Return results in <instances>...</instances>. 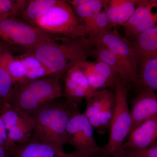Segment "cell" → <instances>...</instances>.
I'll list each match as a JSON object with an SVG mask.
<instances>
[{"label": "cell", "instance_id": "cell-1", "mask_svg": "<svg viewBox=\"0 0 157 157\" xmlns=\"http://www.w3.org/2000/svg\"><path fill=\"white\" fill-rule=\"evenodd\" d=\"M79 112L78 104L66 98L48 102L30 117L33 124L30 140L64 150V146L67 144L68 124Z\"/></svg>", "mask_w": 157, "mask_h": 157}, {"label": "cell", "instance_id": "cell-2", "mask_svg": "<svg viewBox=\"0 0 157 157\" xmlns=\"http://www.w3.org/2000/svg\"><path fill=\"white\" fill-rule=\"evenodd\" d=\"M59 38L41 42L26 50V53L36 58L53 74L62 76L71 68L93 57L95 48L86 37H64L62 43L56 42Z\"/></svg>", "mask_w": 157, "mask_h": 157}, {"label": "cell", "instance_id": "cell-3", "mask_svg": "<svg viewBox=\"0 0 157 157\" xmlns=\"http://www.w3.org/2000/svg\"><path fill=\"white\" fill-rule=\"evenodd\" d=\"M62 77L53 74L24 83H16L9 105L22 115L30 117L48 102L63 97L60 82Z\"/></svg>", "mask_w": 157, "mask_h": 157}, {"label": "cell", "instance_id": "cell-4", "mask_svg": "<svg viewBox=\"0 0 157 157\" xmlns=\"http://www.w3.org/2000/svg\"><path fill=\"white\" fill-rule=\"evenodd\" d=\"M129 86L118 78L115 88L116 106L114 116L109 127L108 143L102 147L105 157H125V150L124 141L130 134L132 125L131 111L128 103Z\"/></svg>", "mask_w": 157, "mask_h": 157}, {"label": "cell", "instance_id": "cell-5", "mask_svg": "<svg viewBox=\"0 0 157 157\" xmlns=\"http://www.w3.org/2000/svg\"><path fill=\"white\" fill-rule=\"evenodd\" d=\"M35 26L52 36L71 39L85 36V27L67 1L58 0L42 17Z\"/></svg>", "mask_w": 157, "mask_h": 157}, {"label": "cell", "instance_id": "cell-6", "mask_svg": "<svg viewBox=\"0 0 157 157\" xmlns=\"http://www.w3.org/2000/svg\"><path fill=\"white\" fill-rule=\"evenodd\" d=\"M13 16L0 19V39L28 50L57 37Z\"/></svg>", "mask_w": 157, "mask_h": 157}, {"label": "cell", "instance_id": "cell-7", "mask_svg": "<svg viewBox=\"0 0 157 157\" xmlns=\"http://www.w3.org/2000/svg\"><path fill=\"white\" fill-rule=\"evenodd\" d=\"M12 157H105L102 147L71 153L46 144L30 140L22 144H16L10 150Z\"/></svg>", "mask_w": 157, "mask_h": 157}, {"label": "cell", "instance_id": "cell-8", "mask_svg": "<svg viewBox=\"0 0 157 157\" xmlns=\"http://www.w3.org/2000/svg\"><path fill=\"white\" fill-rule=\"evenodd\" d=\"M0 115L7 131L11 148L16 144H24L31 140L33 124L30 118L22 115L9 104L2 108Z\"/></svg>", "mask_w": 157, "mask_h": 157}, {"label": "cell", "instance_id": "cell-9", "mask_svg": "<svg viewBox=\"0 0 157 157\" xmlns=\"http://www.w3.org/2000/svg\"><path fill=\"white\" fill-rule=\"evenodd\" d=\"M137 3L132 17L122 26L127 37L132 39L157 27V0H137Z\"/></svg>", "mask_w": 157, "mask_h": 157}, {"label": "cell", "instance_id": "cell-10", "mask_svg": "<svg viewBox=\"0 0 157 157\" xmlns=\"http://www.w3.org/2000/svg\"><path fill=\"white\" fill-rule=\"evenodd\" d=\"M94 129L83 113H78L71 118L67 128V144L76 151L99 148L94 135Z\"/></svg>", "mask_w": 157, "mask_h": 157}, {"label": "cell", "instance_id": "cell-11", "mask_svg": "<svg viewBox=\"0 0 157 157\" xmlns=\"http://www.w3.org/2000/svg\"><path fill=\"white\" fill-rule=\"evenodd\" d=\"M98 46L106 47L124 62L133 72L138 76V65L130 40L122 36L117 27L113 28L96 44Z\"/></svg>", "mask_w": 157, "mask_h": 157}, {"label": "cell", "instance_id": "cell-12", "mask_svg": "<svg viewBox=\"0 0 157 157\" xmlns=\"http://www.w3.org/2000/svg\"><path fill=\"white\" fill-rule=\"evenodd\" d=\"M79 64L70 69L64 76L63 97L77 104L96 91L90 86Z\"/></svg>", "mask_w": 157, "mask_h": 157}, {"label": "cell", "instance_id": "cell-13", "mask_svg": "<svg viewBox=\"0 0 157 157\" xmlns=\"http://www.w3.org/2000/svg\"><path fill=\"white\" fill-rule=\"evenodd\" d=\"M131 113L132 125L130 134L144 122L157 116V94L151 90H142L132 101Z\"/></svg>", "mask_w": 157, "mask_h": 157}, {"label": "cell", "instance_id": "cell-14", "mask_svg": "<svg viewBox=\"0 0 157 157\" xmlns=\"http://www.w3.org/2000/svg\"><path fill=\"white\" fill-rule=\"evenodd\" d=\"M58 0H16L13 16L31 25L44 15Z\"/></svg>", "mask_w": 157, "mask_h": 157}, {"label": "cell", "instance_id": "cell-15", "mask_svg": "<svg viewBox=\"0 0 157 157\" xmlns=\"http://www.w3.org/2000/svg\"><path fill=\"white\" fill-rule=\"evenodd\" d=\"M124 149L141 150L150 147L157 140V116L146 121L130 134Z\"/></svg>", "mask_w": 157, "mask_h": 157}, {"label": "cell", "instance_id": "cell-16", "mask_svg": "<svg viewBox=\"0 0 157 157\" xmlns=\"http://www.w3.org/2000/svg\"><path fill=\"white\" fill-rule=\"evenodd\" d=\"M93 57L109 65L117 72L121 81L127 86L137 84L138 75L134 73L124 62L108 48L102 46L95 47Z\"/></svg>", "mask_w": 157, "mask_h": 157}, {"label": "cell", "instance_id": "cell-17", "mask_svg": "<svg viewBox=\"0 0 157 157\" xmlns=\"http://www.w3.org/2000/svg\"><path fill=\"white\" fill-rule=\"evenodd\" d=\"M130 41L138 66L157 57V27L143 32Z\"/></svg>", "mask_w": 157, "mask_h": 157}, {"label": "cell", "instance_id": "cell-18", "mask_svg": "<svg viewBox=\"0 0 157 157\" xmlns=\"http://www.w3.org/2000/svg\"><path fill=\"white\" fill-rule=\"evenodd\" d=\"M116 106L115 93L111 90H101V130L100 134L103 135L109 130L114 116Z\"/></svg>", "mask_w": 157, "mask_h": 157}, {"label": "cell", "instance_id": "cell-19", "mask_svg": "<svg viewBox=\"0 0 157 157\" xmlns=\"http://www.w3.org/2000/svg\"><path fill=\"white\" fill-rule=\"evenodd\" d=\"M112 29L109 26L107 15L104 10L85 27V37L90 40L95 48L96 44Z\"/></svg>", "mask_w": 157, "mask_h": 157}, {"label": "cell", "instance_id": "cell-20", "mask_svg": "<svg viewBox=\"0 0 157 157\" xmlns=\"http://www.w3.org/2000/svg\"><path fill=\"white\" fill-rule=\"evenodd\" d=\"M137 84L143 89L157 92V57L146 61L139 65Z\"/></svg>", "mask_w": 157, "mask_h": 157}, {"label": "cell", "instance_id": "cell-21", "mask_svg": "<svg viewBox=\"0 0 157 157\" xmlns=\"http://www.w3.org/2000/svg\"><path fill=\"white\" fill-rule=\"evenodd\" d=\"M109 1L84 0L81 5L72 7L77 16L84 24L85 27L105 9Z\"/></svg>", "mask_w": 157, "mask_h": 157}, {"label": "cell", "instance_id": "cell-22", "mask_svg": "<svg viewBox=\"0 0 157 157\" xmlns=\"http://www.w3.org/2000/svg\"><path fill=\"white\" fill-rule=\"evenodd\" d=\"M86 109L83 114L88 119L94 130L100 134L101 130V90H97L85 98Z\"/></svg>", "mask_w": 157, "mask_h": 157}, {"label": "cell", "instance_id": "cell-23", "mask_svg": "<svg viewBox=\"0 0 157 157\" xmlns=\"http://www.w3.org/2000/svg\"><path fill=\"white\" fill-rule=\"evenodd\" d=\"M96 73L107 83L108 87L115 89L118 74L114 69L105 62L96 59L93 62Z\"/></svg>", "mask_w": 157, "mask_h": 157}, {"label": "cell", "instance_id": "cell-24", "mask_svg": "<svg viewBox=\"0 0 157 157\" xmlns=\"http://www.w3.org/2000/svg\"><path fill=\"white\" fill-rule=\"evenodd\" d=\"M15 84L6 70L0 67V111L4 106L9 104Z\"/></svg>", "mask_w": 157, "mask_h": 157}, {"label": "cell", "instance_id": "cell-25", "mask_svg": "<svg viewBox=\"0 0 157 157\" xmlns=\"http://www.w3.org/2000/svg\"><path fill=\"white\" fill-rule=\"evenodd\" d=\"M137 0H124L118 7L117 26H123L130 20L137 8Z\"/></svg>", "mask_w": 157, "mask_h": 157}, {"label": "cell", "instance_id": "cell-26", "mask_svg": "<svg viewBox=\"0 0 157 157\" xmlns=\"http://www.w3.org/2000/svg\"><path fill=\"white\" fill-rule=\"evenodd\" d=\"M125 150V157H157V146L141 150Z\"/></svg>", "mask_w": 157, "mask_h": 157}, {"label": "cell", "instance_id": "cell-27", "mask_svg": "<svg viewBox=\"0 0 157 157\" xmlns=\"http://www.w3.org/2000/svg\"><path fill=\"white\" fill-rule=\"evenodd\" d=\"M14 2L12 0H0V19L13 16Z\"/></svg>", "mask_w": 157, "mask_h": 157}, {"label": "cell", "instance_id": "cell-28", "mask_svg": "<svg viewBox=\"0 0 157 157\" xmlns=\"http://www.w3.org/2000/svg\"><path fill=\"white\" fill-rule=\"evenodd\" d=\"M0 146H2L10 151L11 148L8 140L7 131L2 119L0 115Z\"/></svg>", "mask_w": 157, "mask_h": 157}, {"label": "cell", "instance_id": "cell-29", "mask_svg": "<svg viewBox=\"0 0 157 157\" xmlns=\"http://www.w3.org/2000/svg\"><path fill=\"white\" fill-rule=\"evenodd\" d=\"M0 157H12L9 150L0 146Z\"/></svg>", "mask_w": 157, "mask_h": 157}, {"label": "cell", "instance_id": "cell-30", "mask_svg": "<svg viewBox=\"0 0 157 157\" xmlns=\"http://www.w3.org/2000/svg\"><path fill=\"white\" fill-rule=\"evenodd\" d=\"M157 146V140H156L154 142V143H153V144H152V145H151V147H154V146Z\"/></svg>", "mask_w": 157, "mask_h": 157}, {"label": "cell", "instance_id": "cell-31", "mask_svg": "<svg viewBox=\"0 0 157 157\" xmlns=\"http://www.w3.org/2000/svg\"><path fill=\"white\" fill-rule=\"evenodd\" d=\"M1 53H2V52H1V48H0V56H1Z\"/></svg>", "mask_w": 157, "mask_h": 157}]
</instances>
